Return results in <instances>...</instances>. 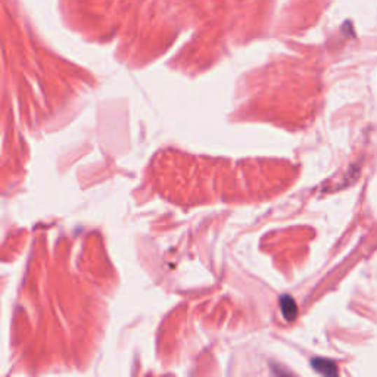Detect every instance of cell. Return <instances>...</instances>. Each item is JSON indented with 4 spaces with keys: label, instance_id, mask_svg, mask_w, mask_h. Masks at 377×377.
Returning <instances> with one entry per match:
<instances>
[{
    "label": "cell",
    "instance_id": "obj_1",
    "mask_svg": "<svg viewBox=\"0 0 377 377\" xmlns=\"http://www.w3.org/2000/svg\"><path fill=\"white\" fill-rule=\"evenodd\" d=\"M311 366L315 371L322 373L324 376H336L338 374V367L333 361L324 359V358H315L311 361Z\"/></svg>",
    "mask_w": 377,
    "mask_h": 377
},
{
    "label": "cell",
    "instance_id": "obj_2",
    "mask_svg": "<svg viewBox=\"0 0 377 377\" xmlns=\"http://www.w3.org/2000/svg\"><path fill=\"white\" fill-rule=\"evenodd\" d=\"M280 307H282V313L285 315V318L287 322H292L298 315V308H296V302L289 296L285 295L280 298Z\"/></svg>",
    "mask_w": 377,
    "mask_h": 377
}]
</instances>
